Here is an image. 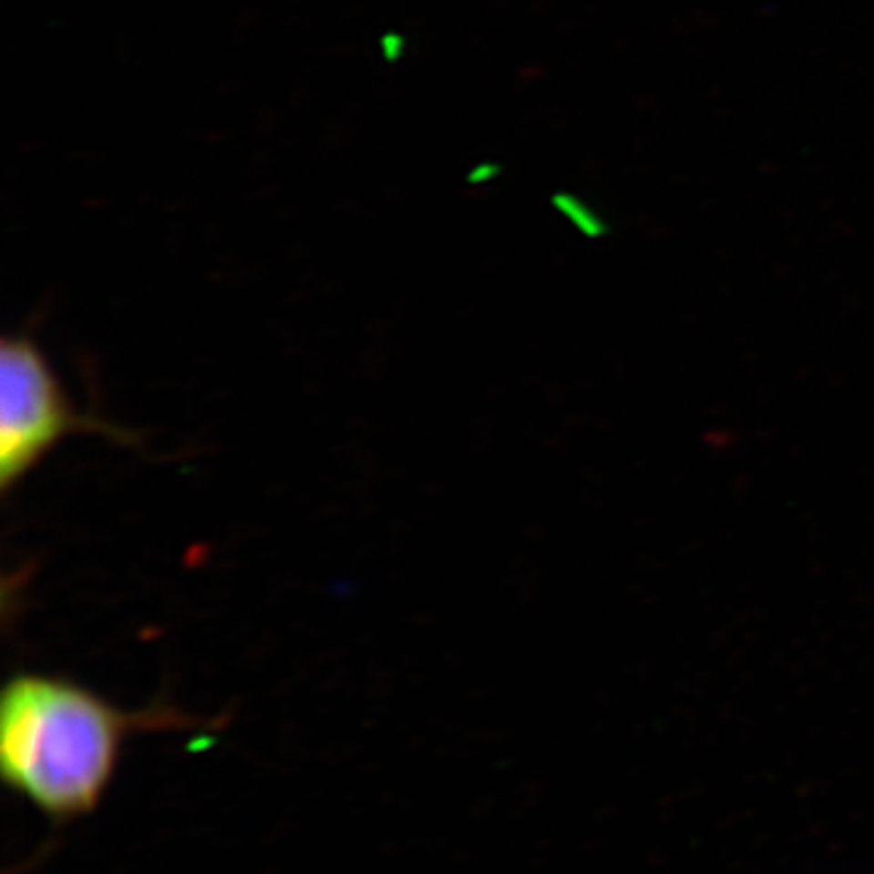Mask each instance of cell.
Listing matches in <instances>:
<instances>
[{
  "instance_id": "1",
  "label": "cell",
  "mask_w": 874,
  "mask_h": 874,
  "mask_svg": "<svg viewBox=\"0 0 874 874\" xmlns=\"http://www.w3.org/2000/svg\"><path fill=\"white\" fill-rule=\"evenodd\" d=\"M224 722L166 700L122 709L66 675L15 671L0 693V777L61 831L100 809L131 738Z\"/></svg>"
},
{
  "instance_id": "2",
  "label": "cell",
  "mask_w": 874,
  "mask_h": 874,
  "mask_svg": "<svg viewBox=\"0 0 874 874\" xmlns=\"http://www.w3.org/2000/svg\"><path fill=\"white\" fill-rule=\"evenodd\" d=\"M100 435L141 447V437L95 411H80L29 333L0 343V491L17 488L68 435Z\"/></svg>"
}]
</instances>
